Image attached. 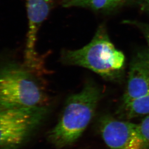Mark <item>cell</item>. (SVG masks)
<instances>
[{"label": "cell", "instance_id": "cell-1", "mask_svg": "<svg viewBox=\"0 0 149 149\" xmlns=\"http://www.w3.org/2000/svg\"><path fill=\"white\" fill-rule=\"evenodd\" d=\"M60 61L65 65L89 69L110 81L118 82L124 76L125 56L111 42L104 24L98 27L93 39L82 48L63 50Z\"/></svg>", "mask_w": 149, "mask_h": 149}, {"label": "cell", "instance_id": "cell-2", "mask_svg": "<svg viewBox=\"0 0 149 149\" xmlns=\"http://www.w3.org/2000/svg\"><path fill=\"white\" fill-rule=\"evenodd\" d=\"M101 96L100 88L90 82L69 97L59 121L48 133L49 142L57 149L74 143L89 125Z\"/></svg>", "mask_w": 149, "mask_h": 149}, {"label": "cell", "instance_id": "cell-3", "mask_svg": "<svg viewBox=\"0 0 149 149\" xmlns=\"http://www.w3.org/2000/svg\"><path fill=\"white\" fill-rule=\"evenodd\" d=\"M41 75L24 65H0V106H44L48 97L40 82Z\"/></svg>", "mask_w": 149, "mask_h": 149}, {"label": "cell", "instance_id": "cell-4", "mask_svg": "<svg viewBox=\"0 0 149 149\" xmlns=\"http://www.w3.org/2000/svg\"><path fill=\"white\" fill-rule=\"evenodd\" d=\"M49 112L48 106H0V149H17L39 127Z\"/></svg>", "mask_w": 149, "mask_h": 149}, {"label": "cell", "instance_id": "cell-5", "mask_svg": "<svg viewBox=\"0 0 149 149\" xmlns=\"http://www.w3.org/2000/svg\"><path fill=\"white\" fill-rule=\"evenodd\" d=\"M99 130L108 149H149L138 124L106 116L100 120Z\"/></svg>", "mask_w": 149, "mask_h": 149}, {"label": "cell", "instance_id": "cell-6", "mask_svg": "<svg viewBox=\"0 0 149 149\" xmlns=\"http://www.w3.org/2000/svg\"><path fill=\"white\" fill-rule=\"evenodd\" d=\"M28 19L24 52V63L30 67H40L44 64L43 56L36 50V43L40 27L48 16L53 6L52 0H25Z\"/></svg>", "mask_w": 149, "mask_h": 149}, {"label": "cell", "instance_id": "cell-7", "mask_svg": "<svg viewBox=\"0 0 149 149\" xmlns=\"http://www.w3.org/2000/svg\"><path fill=\"white\" fill-rule=\"evenodd\" d=\"M149 92V48L138 51L130 64L127 88L122 103Z\"/></svg>", "mask_w": 149, "mask_h": 149}, {"label": "cell", "instance_id": "cell-8", "mask_svg": "<svg viewBox=\"0 0 149 149\" xmlns=\"http://www.w3.org/2000/svg\"><path fill=\"white\" fill-rule=\"evenodd\" d=\"M118 114L121 118L131 119L149 114V92L128 102L122 103Z\"/></svg>", "mask_w": 149, "mask_h": 149}, {"label": "cell", "instance_id": "cell-9", "mask_svg": "<svg viewBox=\"0 0 149 149\" xmlns=\"http://www.w3.org/2000/svg\"><path fill=\"white\" fill-rule=\"evenodd\" d=\"M63 7H82L94 11L111 10L108 0H60Z\"/></svg>", "mask_w": 149, "mask_h": 149}, {"label": "cell", "instance_id": "cell-10", "mask_svg": "<svg viewBox=\"0 0 149 149\" xmlns=\"http://www.w3.org/2000/svg\"><path fill=\"white\" fill-rule=\"evenodd\" d=\"M125 24H130L136 26L143 34L149 48V24L135 20H125L123 22Z\"/></svg>", "mask_w": 149, "mask_h": 149}, {"label": "cell", "instance_id": "cell-11", "mask_svg": "<svg viewBox=\"0 0 149 149\" xmlns=\"http://www.w3.org/2000/svg\"><path fill=\"white\" fill-rule=\"evenodd\" d=\"M138 125L143 136L149 142V114L145 116Z\"/></svg>", "mask_w": 149, "mask_h": 149}, {"label": "cell", "instance_id": "cell-12", "mask_svg": "<svg viewBox=\"0 0 149 149\" xmlns=\"http://www.w3.org/2000/svg\"><path fill=\"white\" fill-rule=\"evenodd\" d=\"M136 3L141 11L149 14V0H138Z\"/></svg>", "mask_w": 149, "mask_h": 149}, {"label": "cell", "instance_id": "cell-13", "mask_svg": "<svg viewBox=\"0 0 149 149\" xmlns=\"http://www.w3.org/2000/svg\"><path fill=\"white\" fill-rule=\"evenodd\" d=\"M111 9L119 7L125 3L129 1L130 0H108Z\"/></svg>", "mask_w": 149, "mask_h": 149}]
</instances>
